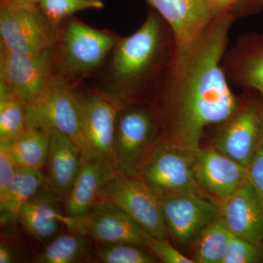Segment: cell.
I'll use <instances>...</instances> for the list:
<instances>
[{"mask_svg":"<svg viewBox=\"0 0 263 263\" xmlns=\"http://www.w3.org/2000/svg\"><path fill=\"white\" fill-rule=\"evenodd\" d=\"M247 179L255 189L263 205V140L247 167Z\"/></svg>","mask_w":263,"mask_h":263,"instance_id":"obj_32","label":"cell"},{"mask_svg":"<svg viewBox=\"0 0 263 263\" xmlns=\"http://www.w3.org/2000/svg\"><path fill=\"white\" fill-rule=\"evenodd\" d=\"M222 67L230 85L263 96V34L248 32L227 49Z\"/></svg>","mask_w":263,"mask_h":263,"instance_id":"obj_14","label":"cell"},{"mask_svg":"<svg viewBox=\"0 0 263 263\" xmlns=\"http://www.w3.org/2000/svg\"><path fill=\"white\" fill-rule=\"evenodd\" d=\"M232 115L218 124L213 146L248 167L263 140V96L253 89H242Z\"/></svg>","mask_w":263,"mask_h":263,"instance_id":"obj_3","label":"cell"},{"mask_svg":"<svg viewBox=\"0 0 263 263\" xmlns=\"http://www.w3.org/2000/svg\"><path fill=\"white\" fill-rule=\"evenodd\" d=\"M177 47L168 24L155 10H151L141 27L120 40L116 47L112 72L125 89L126 98H136L147 81L164 75Z\"/></svg>","mask_w":263,"mask_h":263,"instance_id":"obj_2","label":"cell"},{"mask_svg":"<svg viewBox=\"0 0 263 263\" xmlns=\"http://www.w3.org/2000/svg\"><path fill=\"white\" fill-rule=\"evenodd\" d=\"M114 202L152 236L168 240L160 197L138 176L118 173L102 190L98 200Z\"/></svg>","mask_w":263,"mask_h":263,"instance_id":"obj_7","label":"cell"},{"mask_svg":"<svg viewBox=\"0 0 263 263\" xmlns=\"http://www.w3.org/2000/svg\"><path fill=\"white\" fill-rule=\"evenodd\" d=\"M158 138V123L152 108L129 106L118 112L114 141V162L118 171L139 176Z\"/></svg>","mask_w":263,"mask_h":263,"instance_id":"obj_4","label":"cell"},{"mask_svg":"<svg viewBox=\"0 0 263 263\" xmlns=\"http://www.w3.org/2000/svg\"><path fill=\"white\" fill-rule=\"evenodd\" d=\"M172 29L178 47L197 39L214 18L209 0H146Z\"/></svg>","mask_w":263,"mask_h":263,"instance_id":"obj_17","label":"cell"},{"mask_svg":"<svg viewBox=\"0 0 263 263\" xmlns=\"http://www.w3.org/2000/svg\"><path fill=\"white\" fill-rule=\"evenodd\" d=\"M18 168L5 146L0 145V201L6 196Z\"/></svg>","mask_w":263,"mask_h":263,"instance_id":"obj_31","label":"cell"},{"mask_svg":"<svg viewBox=\"0 0 263 263\" xmlns=\"http://www.w3.org/2000/svg\"><path fill=\"white\" fill-rule=\"evenodd\" d=\"M49 134L48 184L52 191L60 198H66L80 171L82 152L63 133L51 130Z\"/></svg>","mask_w":263,"mask_h":263,"instance_id":"obj_20","label":"cell"},{"mask_svg":"<svg viewBox=\"0 0 263 263\" xmlns=\"http://www.w3.org/2000/svg\"><path fill=\"white\" fill-rule=\"evenodd\" d=\"M41 190L24 204L17 218L29 234L48 243L60 234V228L64 224L70 231L88 235L89 215L73 217L62 214L58 206L60 197L51 189Z\"/></svg>","mask_w":263,"mask_h":263,"instance_id":"obj_11","label":"cell"},{"mask_svg":"<svg viewBox=\"0 0 263 263\" xmlns=\"http://www.w3.org/2000/svg\"><path fill=\"white\" fill-rule=\"evenodd\" d=\"M1 1L11 5H20V6H36L38 3V0H1Z\"/></svg>","mask_w":263,"mask_h":263,"instance_id":"obj_34","label":"cell"},{"mask_svg":"<svg viewBox=\"0 0 263 263\" xmlns=\"http://www.w3.org/2000/svg\"><path fill=\"white\" fill-rule=\"evenodd\" d=\"M27 129L25 105L3 81L0 84V144L14 141Z\"/></svg>","mask_w":263,"mask_h":263,"instance_id":"obj_25","label":"cell"},{"mask_svg":"<svg viewBox=\"0 0 263 263\" xmlns=\"http://www.w3.org/2000/svg\"><path fill=\"white\" fill-rule=\"evenodd\" d=\"M118 173L108 159H82L80 171L65 198V214L73 217L89 215L102 190Z\"/></svg>","mask_w":263,"mask_h":263,"instance_id":"obj_19","label":"cell"},{"mask_svg":"<svg viewBox=\"0 0 263 263\" xmlns=\"http://www.w3.org/2000/svg\"><path fill=\"white\" fill-rule=\"evenodd\" d=\"M232 233L219 214L193 245L195 263H222Z\"/></svg>","mask_w":263,"mask_h":263,"instance_id":"obj_24","label":"cell"},{"mask_svg":"<svg viewBox=\"0 0 263 263\" xmlns=\"http://www.w3.org/2000/svg\"><path fill=\"white\" fill-rule=\"evenodd\" d=\"M160 197L170 236L181 247H193L202 230L220 214L219 201L201 194L188 192Z\"/></svg>","mask_w":263,"mask_h":263,"instance_id":"obj_9","label":"cell"},{"mask_svg":"<svg viewBox=\"0 0 263 263\" xmlns=\"http://www.w3.org/2000/svg\"><path fill=\"white\" fill-rule=\"evenodd\" d=\"M146 248L157 259L166 263H195L193 259L174 248L168 240L155 238L148 233L146 237Z\"/></svg>","mask_w":263,"mask_h":263,"instance_id":"obj_30","label":"cell"},{"mask_svg":"<svg viewBox=\"0 0 263 263\" xmlns=\"http://www.w3.org/2000/svg\"><path fill=\"white\" fill-rule=\"evenodd\" d=\"M93 252V243L86 235L71 231L59 234L48 242L34 259L36 263L84 262Z\"/></svg>","mask_w":263,"mask_h":263,"instance_id":"obj_23","label":"cell"},{"mask_svg":"<svg viewBox=\"0 0 263 263\" xmlns=\"http://www.w3.org/2000/svg\"><path fill=\"white\" fill-rule=\"evenodd\" d=\"M219 206L232 234L263 245V205L247 178L233 195L219 202Z\"/></svg>","mask_w":263,"mask_h":263,"instance_id":"obj_15","label":"cell"},{"mask_svg":"<svg viewBox=\"0 0 263 263\" xmlns=\"http://www.w3.org/2000/svg\"><path fill=\"white\" fill-rule=\"evenodd\" d=\"M88 234L98 243H129L146 248L148 232L108 200H98L89 214Z\"/></svg>","mask_w":263,"mask_h":263,"instance_id":"obj_16","label":"cell"},{"mask_svg":"<svg viewBox=\"0 0 263 263\" xmlns=\"http://www.w3.org/2000/svg\"><path fill=\"white\" fill-rule=\"evenodd\" d=\"M98 250V257L104 263H153L157 257L144 248L129 243H108L101 245Z\"/></svg>","mask_w":263,"mask_h":263,"instance_id":"obj_26","label":"cell"},{"mask_svg":"<svg viewBox=\"0 0 263 263\" xmlns=\"http://www.w3.org/2000/svg\"><path fill=\"white\" fill-rule=\"evenodd\" d=\"M45 181L41 170L18 167L6 196L0 201L2 224L17 221L20 209L42 190Z\"/></svg>","mask_w":263,"mask_h":263,"instance_id":"obj_21","label":"cell"},{"mask_svg":"<svg viewBox=\"0 0 263 263\" xmlns=\"http://www.w3.org/2000/svg\"><path fill=\"white\" fill-rule=\"evenodd\" d=\"M233 22L224 15L214 17L193 43L177 47L152 108L159 141L197 152L205 129L224 122L234 112L238 96L222 67Z\"/></svg>","mask_w":263,"mask_h":263,"instance_id":"obj_1","label":"cell"},{"mask_svg":"<svg viewBox=\"0 0 263 263\" xmlns=\"http://www.w3.org/2000/svg\"><path fill=\"white\" fill-rule=\"evenodd\" d=\"M51 50L37 55L13 53L1 47L0 78L25 106L42 95L51 81Z\"/></svg>","mask_w":263,"mask_h":263,"instance_id":"obj_10","label":"cell"},{"mask_svg":"<svg viewBox=\"0 0 263 263\" xmlns=\"http://www.w3.org/2000/svg\"><path fill=\"white\" fill-rule=\"evenodd\" d=\"M115 41L106 33L72 20L65 32V62L70 70L83 72L96 68L113 48Z\"/></svg>","mask_w":263,"mask_h":263,"instance_id":"obj_18","label":"cell"},{"mask_svg":"<svg viewBox=\"0 0 263 263\" xmlns=\"http://www.w3.org/2000/svg\"><path fill=\"white\" fill-rule=\"evenodd\" d=\"M193 171L204 190L220 202L241 186L247 178V167L214 146L194 152Z\"/></svg>","mask_w":263,"mask_h":263,"instance_id":"obj_12","label":"cell"},{"mask_svg":"<svg viewBox=\"0 0 263 263\" xmlns=\"http://www.w3.org/2000/svg\"><path fill=\"white\" fill-rule=\"evenodd\" d=\"M222 263H263V245L232 234Z\"/></svg>","mask_w":263,"mask_h":263,"instance_id":"obj_28","label":"cell"},{"mask_svg":"<svg viewBox=\"0 0 263 263\" xmlns=\"http://www.w3.org/2000/svg\"><path fill=\"white\" fill-rule=\"evenodd\" d=\"M80 101L85 141L83 160L103 157L114 164V135L119 110L98 95L80 98Z\"/></svg>","mask_w":263,"mask_h":263,"instance_id":"obj_13","label":"cell"},{"mask_svg":"<svg viewBox=\"0 0 263 263\" xmlns=\"http://www.w3.org/2000/svg\"><path fill=\"white\" fill-rule=\"evenodd\" d=\"M27 127L63 133L85 152L80 98L61 81L51 79L42 95L25 106Z\"/></svg>","mask_w":263,"mask_h":263,"instance_id":"obj_5","label":"cell"},{"mask_svg":"<svg viewBox=\"0 0 263 263\" xmlns=\"http://www.w3.org/2000/svg\"><path fill=\"white\" fill-rule=\"evenodd\" d=\"M3 146L18 167L41 170L47 164L50 134L41 128L28 127L14 141Z\"/></svg>","mask_w":263,"mask_h":263,"instance_id":"obj_22","label":"cell"},{"mask_svg":"<svg viewBox=\"0 0 263 263\" xmlns=\"http://www.w3.org/2000/svg\"><path fill=\"white\" fill-rule=\"evenodd\" d=\"M18 254L9 243L1 242L0 245V263H12L16 262Z\"/></svg>","mask_w":263,"mask_h":263,"instance_id":"obj_33","label":"cell"},{"mask_svg":"<svg viewBox=\"0 0 263 263\" xmlns=\"http://www.w3.org/2000/svg\"><path fill=\"white\" fill-rule=\"evenodd\" d=\"M193 155V152L170 146L157 140L143 162L138 177L160 197L192 192L214 198L195 178Z\"/></svg>","mask_w":263,"mask_h":263,"instance_id":"obj_6","label":"cell"},{"mask_svg":"<svg viewBox=\"0 0 263 263\" xmlns=\"http://www.w3.org/2000/svg\"><path fill=\"white\" fill-rule=\"evenodd\" d=\"M50 24L38 5L20 6L1 1V47L24 55L49 51L53 41Z\"/></svg>","mask_w":263,"mask_h":263,"instance_id":"obj_8","label":"cell"},{"mask_svg":"<svg viewBox=\"0 0 263 263\" xmlns=\"http://www.w3.org/2000/svg\"><path fill=\"white\" fill-rule=\"evenodd\" d=\"M37 5L51 24H54L76 12L104 7L101 0H38Z\"/></svg>","mask_w":263,"mask_h":263,"instance_id":"obj_27","label":"cell"},{"mask_svg":"<svg viewBox=\"0 0 263 263\" xmlns=\"http://www.w3.org/2000/svg\"><path fill=\"white\" fill-rule=\"evenodd\" d=\"M214 17H230L233 21L257 14L263 8V0H209Z\"/></svg>","mask_w":263,"mask_h":263,"instance_id":"obj_29","label":"cell"}]
</instances>
